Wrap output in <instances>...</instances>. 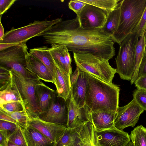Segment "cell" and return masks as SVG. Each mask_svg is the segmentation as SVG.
Segmentation results:
<instances>
[{
	"mask_svg": "<svg viewBox=\"0 0 146 146\" xmlns=\"http://www.w3.org/2000/svg\"><path fill=\"white\" fill-rule=\"evenodd\" d=\"M46 44L62 45L73 52L93 54L109 60L115 55L112 37L102 29H85L77 18L62 21L42 36Z\"/></svg>",
	"mask_w": 146,
	"mask_h": 146,
	"instance_id": "cell-1",
	"label": "cell"
},
{
	"mask_svg": "<svg viewBox=\"0 0 146 146\" xmlns=\"http://www.w3.org/2000/svg\"><path fill=\"white\" fill-rule=\"evenodd\" d=\"M86 73L85 106L90 111L102 110L117 112L119 107V87Z\"/></svg>",
	"mask_w": 146,
	"mask_h": 146,
	"instance_id": "cell-2",
	"label": "cell"
},
{
	"mask_svg": "<svg viewBox=\"0 0 146 146\" xmlns=\"http://www.w3.org/2000/svg\"><path fill=\"white\" fill-rule=\"evenodd\" d=\"M118 26L113 38L119 45L140 21L146 7V0H123L120 2Z\"/></svg>",
	"mask_w": 146,
	"mask_h": 146,
	"instance_id": "cell-3",
	"label": "cell"
},
{
	"mask_svg": "<svg viewBox=\"0 0 146 146\" xmlns=\"http://www.w3.org/2000/svg\"><path fill=\"white\" fill-rule=\"evenodd\" d=\"M77 67L82 71L87 72L108 83H111L116 69L110 65L109 60L90 54L73 52Z\"/></svg>",
	"mask_w": 146,
	"mask_h": 146,
	"instance_id": "cell-4",
	"label": "cell"
},
{
	"mask_svg": "<svg viewBox=\"0 0 146 146\" xmlns=\"http://www.w3.org/2000/svg\"><path fill=\"white\" fill-rule=\"evenodd\" d=\"M139 36L132 33L122 41L115 58L117 73L121 79L130 80L134 72L135 54Z\"/></svg>",
	"mask_w": 146,
	"mask_h": 146,
	"instance_id": "cell-5",
	"label": "cell"
},
{
	"mask_svg": "<svg viewBox=\"0 0 146 146\" xmlns=\"http://www.w3.org/2000/svg\"><path fill=\"white\" fill-rule=\"evenodd\" d=\"M12 84L21 97L25 111L29 118L38 117L40 113L35 94V86L40 81L38 78H25L11 71Z\"/></svg>",
	"mask_w": 146,
	"mask_h": 146,
	"instance_id": "cell-6",
	"label": "cell"
},
{
	"mask_svg": "<svg viewBox=\"0 0 146 146\" xmlns=\"http://www.w3.org/2000/svg\"><path fill=\"white\" fill-rule=\"evenodd\" d=\"M62 21L61 18L50 20L34 21L25 26L7 31L1 43L19 44L26 42L33 37L42 36L52 26Z\"/></svg>",
	"mask_w": 146,
	"mask_h": 146,
	"instance_id": "cell-7",
	"label": "cell"
},
{
	"mask_svg": "<svg viewBox=\"0 0 146 146\" xmlns=\"http://www.w3.org/2000/svg\"><path fill=\"white\" fill-rule=\"evenodd\" d=\"M28 50L26 42H23L0 51V66L7 68L24 77L38 78L27 68L25 58L29 53Z\"/></svg>",
	"mask_w": 146,
	"mask_h": 146,
	"instance_id": "cell-8",
	"label": "cell"
},
{
	"mask_svg": "<svg viewBox=\"0 0 146 146\" xmlns=\"http://www.w3.org/2000/svg\"><path fill=\"white\" fill-rule=\"evenodd\" d=\"M144 111L133 98L126 105L119 107L114 121V126L122 131L128 127H134Z\"/></svg>",
	"mask_w": 146,
	"mask_h": 146,
	"instance_id": "cell-9",
	"label": "cell"
},
{
	"mask_svg": "<svg viewBox=\"0 0 146 146\" xmlns=\"http://www.w3.org/2000/svg\"><path fill=\"white\" fill-rule=\"evenodd\" d=\"M39 117L43 121L67 127L68 109L66 101L62 98L58 97L55 91L53 94L48 110Z\"/></svg>",
	"mask_w": 146,
	"mask_h": 146,
	"instance_id": "cell-10",
	"label": "cell"
},
{
	"mask_svg": "<svg viewBox=\"0 0 146 146\" xmlns=\"http://www.w3.org/2000/svg\"><path fill=\"white\" fill-rule=\"evenodd\" d=\"M108 14L103 10L86 4L76 16L80 27L85 29H102L107 20Z\"/></svg>",
	"mask_w": 146,
	"mask_h": 146,
	"instance_id": "cell-11",
	"label": "cell"
},
{
	"mask_svg": "<svg viewBox=\"0 0 146 146\" xmlns=\"http://www.w3.org/2000/svg\"><path fill=\"white\" fill-rule=\"evenodd\" d=\"M27 126L37 130L56 144L67 128L64 126L43 121L39 117H28Z\"/></svg>",
	"mask_w": 146,
	"mask_h": 146,
	"instance_id": "cell-12",
	"label": "cell"
},
{
	"mask_svg": "<svg viewBox=\"0 0 146 146\" xmlns=\"http://www.w3.org/2000/svg\"><path fill=\"white\" fill-rule=\"evenodd\" d=\"M70 77L71 87L70 97L78 107H83L85 105L87 73L81 71L76 67Z\"/></svg>",
	"mask_w": 146,
	"mask_h": 146,
	"instance_id": "cell-13",
	"label": "cell"
},
{
	"mask_svg": "<svg viewBox=\"0 0 146 146\" xmlns=\"http://www.w3.org/2000/svg\"><path fill=\"white\" fill-rule=\"evenodd\" d=\"M96 133L98 146H125L131 141L128 133L115 127Z\"/></svg>",
	"mask_w": 146,
	"mask_h": 146,
	"instance_id": "cell-14",
	"label": "cell"
},
{
	"mask_svg": "<svg viewBox=\"0 0 146 146\" xmlns=\"http://www.w3.org/2000/svg\"><path fill=\"white\" fill-rule=\"evenodd\" d=\"M68 109V121L67 127H78L88 121H90V110L85 106H77L70 97L66 101Z\"/></svg>",
	"mask_w": 146,
	"mask_h": 146,
	"instance_id": "cell-15",
	"label": "cell"
},
{
	"mask_svg": "<svg viewBox=\"0 0 146 146\" xmlns=\"http://www.w3.org/2000/svg\"><path fill=\"white\" fill-rule=\"evenodd\" d=\"M117 112L102 110H90V122L96 131L109 129L114 127Z\"/></svg>",
	"mask_w": 146,
	"mask_h": 146,
	"instance_id": "cell-16",
	"label": "cell"
},
{
	"mask_svg": "<svg viewBox=\"0 0 146 146\" xmlns=\"http://www.w3.org/2000/svg\"><path fill=\"white\" fill-rule=\"evenodd\" d=\"M27 68L39 80L54 83L53 77L47 68L29 52L26 56Z\"/></svg>",
	"mask_w": 146,
	"mask_h": 146,
	"instance_id": "cell-17",
	"label": "cell"
},
{
	"mask_svg": "<svg viewBox=\"0 0 146 146\" xmlns=\"http://www.w3.org/2000/svg\"><path fill=\"white\" fill-rule=\"evenodd\" d=\"M55 64L56 67L54 71L53 84L56 87V91L58 96L62 98L66 101L70 97L71 89L70 75Z\"/></svg>",
	"mask_w": 146,
	"mask_h": 146,
	"instance_id": "cell-18",
	"label": "cell"
},
{
	"mask_svg": "<svg viewBox=\"0 0 146 146\" xmlns=\"http://www.w3.org/2000/svg\"><path fill=\"white\" fill-rule=\"evenodd\" d=\"M35 96L40 116L45 113L48 110L53 94L55 91L40 81L35 85Z\"/></svg>",
	"mask_w": 146,
	"mask_h": 146,
	"instance_id": "cell-19",
	"label": "cell"
},
{
	"mask_svg": "<svg viewBox=\"0 0 146 146\" xmlns=\"http://www.w3.org/2000/svg\"><path fill=\"white\" fill-rule=\"evenodd\" d=\"M23 131L27 146H56L55 143L35 129L27 126Z\"/></svg>",
	"mask_w": 146,
	"mask_h": 146,
	"instance_id": "cell-20",
	"label": "cell"
},
{
	"mask_svg": "<svg viewBox=\"0 0 146 146\" xmlns=\"http://www.w3.org/2000/svg\"><path fill=\"white\" fill-rule=\"evenodd\" d=\"M76 146H98L96 131L91 122L88 121L82 126Z\"/></svg>",
	"mask_w": 146,
	"mask_h": 146,
	"instance_id": "cell-21",
	"label": "cell"
},
{
	"mask_svg": "<svg viewBox=\"0 0 146 146\" xmlns=\"http://www.w3.org/2000/svg\"><path fill=\"white\" fill-rule=\"evenodd\" d=\"M29 53L38 59L47 68L54 78L56 65L50 52V48L44 46L31 48Z\"/></svg>",
	"mask_w": 146,
	"mask_h": 146,
	"instance_id": "cell-22",
	"label": "cell"
},
{
	"mask_svg": "<svg viewBox=\"0 0 146 146\" xmlns=\"http://www.w3.org/2000/svg\"><path fill=\"white\" fill-rule=\"evenodd\" d=\"M120 2L118 7L108 14L106 22L102 28L104 31L109 35L112 38L118 26L120 15Z\"/></svg>",
	"mask_w": 146,
	"mask_h": 146,
	"instance_id": "cell-23",
	"label": "cell"
},
{
	"mask_svg": "<svg viewBox=\"0 0 146 146\" xmlns=\"http://www.w3.org/2000/svg\"><path fill=\"white\" fill-rule=\"evenodd\" d=\"M83 125L77 128H67L56 146H76L80 132Z\"/></svg>",
	"mask_w": 146,
	"mask_h": 146,
	"instance_id": "cell-24",
	"label": "cell"
},
{
	"mask_svg": "<svg viewBox=\"0 0 146 146\" xmlns=\"http://www.w3.org/2000/svg\"><path fill=\"white\" fill-rule=\"evenodd\" d=\"M144 34H143L140 36L136 46L134 72L130 80V83L131 85L134 83L138 78L139 67L145 52L146 46Z\"/></svg>",
	"mask_w": 146,
	"mask_h": 146,
	"instance_id": "cell-25",
	"label": "cell"
},
{
	"mask_svg": "<svg viewBox=\"0 0 146 146\" xmlns=\"http://www.w3.org/2000/svg\"><path fill=\"white\" fill-rule=\"evenodd\" d=\"M62 45H51L50 51L55 64L60 69L70 75L72 74L67 66L64 54Z\"/></svg>",
	"mask_w": 146,
	"mask_h": 146,
	"instance_id": "cell-26",
	"label": "cell"
},
{
	"mask_svg": "<svg viewBox=\"0 0 146 146\" xmlns=\"http://www.w3.org/2000/svg\"><path fill=\"white\" fill-rule=\"evenodd\" d=\"M86 4L94 6L106 12L108 15L116 9L119 5V0H80Z\"/></svg>",
	"mask_w": 146,
	"mask_h": 146,
	"instance_id": "cell-27",
	"label": "cell"
},
{
	"mask_svg": "<svg viewBox=\"0 0 146 146\" xmlns=\"http://www.w3.org/2000/svg\"><path fill=\"white\" fill-rule=\"evenodd\" d=\"M16 101L22 102L19 93L13 86L12 83L6 88L0 91V105Z\"/></svg>",
	"mask_w": 146,
	"mask_h": 146,
	"instance_id": "cell-28",
	"label": "cell"
},
{
	"mask_svg": "<svg viewBox=\"0 0 146 146\" xmlns=\"http://www.w3.org/2000/svg\"><path fill=\"white\" fill-rule=\"evenodd\" d=\"M129 136L134 146H146V128L142 125L135 128Z\"/></svg>",
	"mask_w": 146,
	"mask_h": 146,
	"instance_id": "cell-29",
	"label": "cell"
},
{
	"mask_svg": "<svg viewBox=\"0 0 146 146\" xmlns=\"http://www.w3.org/2000/svg\"><path fill=\"white\" fill-rule=\"evenodd\" d=\"M12 74L9 69L0 66V90H2L12 84Z\"/></svg>",
	"mask_w": 146,
	"mask_h": 146,
	"instance_id": "cell-30",
	"label": "cell"
},
{
	"mask_svg": "<svg viewBox=\"0 0 146 146\" xmlns=\"http://www.w3.org/2000/svg\"><path fill=\"white\" fill-rule=\"evenodd\" d=\"M9 141L17 146H27L21 128L18 126L16 130L8 138Z\"/></svg>",
	"mask_w": 146,
	"mask_h": 146,
	"instance_id": "cell-31",
	"label": "cell"
},
{
	"mask_svg": "<svg viewBox=\"0 0 146 146\" xmlns=\"http://www.w3.org/2000/svg\"><path fill=\"white\" fill-rule=\"evenodd\" d=\"M0 110L16 120L17 122L18 125L20 126L23 129L27 127V121L28 117L24 111L20 112H9L1 109Z\"/></svg>",
	"mask_w": 146,
	"mask_h": 146,
	"instance_id": "cell-32",
	"label": "cell"
},
{
	"mask_svg": "<svg viewBox=\"0 0 146 146\" xmlns=\"http://www.w3.org/2000/svg\"><path fill=\"white\" fill-rule=\"evenodd\" d=\"M0 109L9 112L25 111L23 105L21 101L13 102L0 105Z\"/></svg>",
	"mask_w": 146,
	"mask_h": 146,
	"instance_id": "cell-33",
	"label": "cell"
},
{
	"mask_svg": "<svg viewBox=\"0 0 146 146\" xmlns=\"http://www.w3.org/2000/svg\"><path fill=\"white\" fill-rule=\"evenodd\" d=\"M133 98L144 111H146V90L138 89L133 92Z\"/></svg>",
	"mask_w": 146,
	"mask_h": 146,
	"instance_id": "cell-34",
	"label": "cell"
},
{
	"mask_svg": "<svg viewBox=\"0 0 146 146\" xmlns=\"http://www.w3.org/2000/svg\"><path fill=\"white\" fill-rule=\"evenodd\" d=\"M18 126L15 123L0 120V131L5 132L8 137L16 130Z\"/></svg>",
	"mask_w": 146,
	"mask_h": 146,
	"instance_id": "cell-35",
	"label": "cell"
},
{
	"mask_svg": "<svg viewBox=\"0 0 146 146\" xmlns=\"http://www.w3.org/2000/svg\"><path fill=\"white\" fill-rule=\"evenodd\" d=\"M146 30V7L139 23L133 30L132 33H136L140 37L145 34Z\"/></svg>",
	"mask_w": 146,
	"mask_h": 146,
	"instance_id": "cell-36",
	"label": "cell"
},
{
	"mask_svg": "<svg viewBox=\"0 0 146 146\" xmlns=\"http://www.w3.org/2000/svg\"><path fill=\"white\" fill-rule=\"evenodd\" d=\"M86 4L80 0H71L68 3V6L70 9L76 13L77 16L78 15Z\"/></svg>",
	"mask_w": 146,
	"mask_h": 146,
	"instance_id": "cell-37",
	"label": "cell"
},
{
	"mask_svg": "<svg viewBox=\"0 0 146 146\" xmlns=\"http://www.w3.org/2000/svg\"><path fill=\"white\" fill-rule=\"evenodd\" d=\"M16 0H0V16L6 12L16 1Z\"/></svg>",
	"mask_w": 146,
	"mask_h": 146,
	"instance_id": "cell-38",
	"label": "cell"
},
{
	"mask_svg": "<svg viewBox=\"0 0 146 146\" xmlns=\"http://www.w3.org/2000/svg\"><path fill=\"white\" fill-rule=\"evenodd\" d=\"M146 75V49L139 67L138 78Z\"/></svg>",
	"mask_w": 146,
	"mask_h": 146,
	"instance_id": "cell-39",
	"label": "cell"
},
{
	"mask_svg": "<svg viewBox=\"0 0 146 146\" xmlns=\"http://www.w3.org/2000/svg\"><path fill=\"white\" fill-rule=\"evenodd\" d=\"M134 83L137 88L146 90V75L138 78Z\"/></svg>",
	"mask_w": 146,
	"mask_h": 146,
	"instance_id": "cell-40",
	"label": "cell"
},
{
	"mask_svg": "<svg viewBox=\"0 0 146 146\" xmlns=\"http://www.w3.org/2000/svg\"><path fill=\"white\" fill-rule=\"evenodd\" d=\"M64 46V54L66 63L68 69L71 72H72V68L71 66L72 62L71 56L67 48Z\"/></svg>",
	"mask_w": 146,
	"mask_h": 146,
	"instance_id": "cell-41",
	"label": "cell"
},
{
	"mask_svg": "<svg viewBox=\"0 0 146 146\" xmlns=\"http://www.w3.org/2000/svg\"><path fill=\"white\" fill-rule=\"evenodd\" d=\"M8 137L5 131H0V146H7L9 141Z\"/></svg>",
	"mask_w": 146,
	"mask_h": 146,
	"instance_id": "cell-42",
	"label": "cell"
},
{
	"mask_svg": "<svg viewBox=\"0 0 146 146\" xmlns=\"http://www.w3.org/2000/svg\"><path fill=\"white\" fill-rule=\"evenodd\" d=\"M0 120L15 123L17 125V122L16 120L1 110H0Z\"/></svg>",
	"mask_w": 146,
	"mask_h": 146,
	"instance_id": "cell-43",
	"label": "cell"
},
{
	"mask_svg": "<svg viewBox=\"0 0 146 146\" xmlns=\"http://www.w3.org/2000/svg\"><path fill=\"white\" fill-rule=\"evenodd\" d=\"M18 44L0 43V51H2Z\"/></svg>",
	"mask_w": 146,
	"mask_h": 146,
	"instance_id": "cell-44",
	"label": "cell"
},
{
	"mask_svg": "<svg viewBox=\"0 0 146 146\" xmlns=\"http://www.w3.org/2000/svg\"><path fill=\"white\" fill-rule=\"evenodd\" d=\"M0 22V41L2 40L5 35L4 29L1 21V17Z\"/></svg>",
	"mask_w": 146,
	"mask_h": 146,
	"instance_id": "cell-45",
	"label": "cell"
},
{
	"mask_svg": "<svg viewBox=\"0 0 146 146\" xmlns=\"http://www.w3.org/2000/svg\"><path fill=\"white\" fill-rule=\"evenodd\" d=\"M7 146H17L12 142L9 141Z\"/></svg>",
	"mask_w": 146,
	"mask_h": 146,
	"instance_id": "cell-46",
	"label": "cell"
},
{
	"mask_svg": "<svg viewBox=\"0 0 146 146\" xmlns=\"http://www.w3.org/2000/svg\"><path fill=\"white\" fill-rule=\"evenodd\" d=\"M125 146H134L131 141L129 142Z\"/></svg>",
	"mask_w": 146,
	"mask_h": 146,
	"instance_id": "cell-47",
	"label": "cell"
},
{
	"mask_svg": "<svg viewBox=\"0 0 146 146\" xmlns=\"http://www.w3.org/2000/svg\"><path fill=\"white\" fill-rule=\"evenodd\" d=\"M144 35H145V45L146 46V30L145 32Z\"/></svg>",
	"mask_w": 146,
	"mask_h": 146,
	"instance_id": "cell-48",
	"label": "cell"
}]
</instances>
